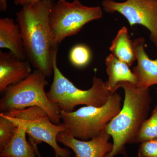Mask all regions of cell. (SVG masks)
<instances>
[{
	"instance_id": "cell-1",
	"label": "cell",
	"mask_w": 157,
	"mask_h": 157,
	"mask_svg": "<svg viewBox=\"0 0 157 157\" xmlns=\"http://www.w3.org/2000/svg\"><path fill=\"white\" fill-rule=\"evenodd\" d=\"M54 3L52 0H40L35 4L22 6L16 14L27 59L47 77L53 73L52 53L54 48L49 18Z\"/></svg>"
},
{
	"instance_id": "cell-2",
	"label": "cell",
	"mask_w": 157,
	"mask_h": 157,
	"mask_svg": "<svg viewBox=\"0 0 157 157\" xmlns=\"http://www.w3.org/2000/svg\"><path fill=\"white\" fill-rule=\"evenodd\" d=\"M124 92L122 107L109 122L106 131L113 138V148L105 157L127 155L126 145L136 144L144 121L147 119L152 99L149 89L137 87L129 82L119 84Z\"/></svg>"
},
{
	"instance_id": "cell-3",
	"label": "cell",
	"mask_w": 157,
	"mask_h": 157,
	"mask_svg": "<svg viewBox=\"0 0 157 157\" xmlns=\"http://www.w3.org/2000/svg\"><path fill=\"white\" fill-rule=\"evenodd\" d=\"M58 48L52 50L53 79L50 89L47 92L49 101L55 104L60 111L71 112L78 105L101 107L108 101L112 93L107 89L101 78L95 76L90 89H79L68 79L58 67L57 64Z\"/></svg>"
},
{
	"instance_id": "cell-4",
	"label": "cell",
	"mask_w": 157,
	"mask_h": 157,
	"mask_svg": "<svg viewBox=\"0 0 157 157\" xmlns=\"http://www.w3.org/2000/svg\"><path fill=\"white\" fill-rule=\"evenodd\" d=\"M46 77L41 71L36 70L27 78L9 86L0 100L1 113L38 106L45 110L53 123L59 124L60 110L49 101L45 92L48 84Z\"/></svg>"
},
{
	"instance_id": "cell-5",
	"label": "cell",
	"mask_w": 157,
	"mask_h": 157,
	"mask_svg": "<svg viewBox=\"0 0 157 157\" xmlns=\"http://www.w3.org/2000/svg\"><path fill=\"white\" fill-rule=\"evenodd\" d=\"M122 101L120 95L115 92L103 106H85L71 112L60 111V117L73 137L89 140L106 130L109 122L121 109Z\"/></svg>"
},
{
	"instance_id": "cell-6",
	"label": "cell",
	"mask_w": 157,
	"mask_h": 157,
	"mask_svg": "<svg viewBox=\"0 0 157 157\" xmlns=\"http://www.w3.org/2000/svg\"><path fill=\"white\" fill-rule=\"evenodd\" d=\"M103 11L100 6H84L79 0L73 2L58 0L54 3L49 15V22L54 48L67 37L76 35L83 26L92 21L100 19Z\"/></svg>"
},
{
	"instance_id": "cell-7",
	"label": "cell",
	"mask_w": 157,
	"mask_h": 157,
	"mask_svg": "<svg viewBox=\"0 0 157 157\" xmlns=\"http://www.w3.org/2000/svg\"><path fill=\"white\" fill-rule=\"evenodd\" d=\"M102 5L107 13L121 14L131 27L140 25L147 29L151 41L157 47V0H126L122 2L104 0Z\"/></svg>"
},
{
	"instance_id": "cell-8",
	"label": "cell",
	"mask_w": 157,
	"mask_h": 157,
	"mask_svg": "<svg viewBox=\"0 0 157 157\" xmlns=\"http://www.w3.org/2000/svg\"><path fill=\"white\" fill-rule=\"evenodd\" d=\"M4 114L15 125L20 126L25 129L29 136L30 141L37 145L42 142L47 144L53 148L56 157L71 156V151L67 148H62L57 143V137L59 133L67 130L63 124L53 123L48 115L33 120L25 121Z\"/></svg>"
},
{
	"instance_id": "cell-9",
	"label": "cell",
	"mask_w": 157,
	"mask_h": 157,
	"mask_svg": "<svg viewBox=\"0 0 157 157\" xmlns=\"http://www.w3.org/2000/svg\"><path fill=\"white\" fill-rule=\"evenodd\" d=\"M110 137L105 130L92 139L83 140L73 137L66 130L59 133L57 140L71 148L76 157H105L113 146L109 141Z\"/></svg>"
},
{
	"instance_id": "cell-10",
	"label": "cell",
	"mask_w": 157,
	"mask_h": 157,
	"mask_svg": "<svg viewBox=\"0 0 157 157\" xmlns=\"http://www.w3.org/2000/svg\"><path fill=\"white\" fill-rule=\"evenodd\" d=\"M32 73L28 60L18 58L11 52L0 51V92L3 94L9 86L20 82Z\"/></svg>"
},
{
	"instance_id": "cell-11",
	"label": "cell",
	"mask_w": 157,
	"mask_h": 157,
	"mask_svg": "<svg viewBox=\"0 0 157 157\" xmlns=\"http://www.w3.org/2000/svg\"><path fill=\"white\" fill-rule=\"evenodd\" d=\"M134 43L137 64L133 68V72L137 78L136 86L149 89L157 84V57L154 60L149 57L144 48L143 37L135 39Z\"/></svg>"
},
{
	"instance_id": "cell-12",
	"label": "cell",
	"mask_w": 157,
	"mask_h": 157,
	"mask_svg": "<svg viewBox=\"0 0 157 157\" xmlns=\"http://www.w3.org/2000/svg\"><path fill=\"white\" fill-rule=\"evenodd\" d=\"M0 48L9 49V51L23 60L27 59L19 25L10 17L0 19Z\"/></svg>"
},
{
	"instance_id": "cell-13",
	"label": "cell",
	"mask_w": 157,
	"mask_h": 157,
	"mask_svg": "<svg viewBox=\"0 0 157 157\" xmlns=\"http://www.w3.org/2000/svg\"><path fill=\"white\" fill-rule=\"evenodd\" d=\"M106 71L108 79L105 82L107 89L112 94L116 92L119 84L123 82H129L137 85L136 76L125 63L121 61L110 53L105 59Z\"/></svg>"
},
{
	"instance_id": "cell-14",
	"label": "cell",
	"mask_w": 157,
	"mask_h": 157,
	"mask_svg": "<svg viewBox=\"0 0 157 157\" xmlns=\"http://www.w3.org/2000/svg\"><path fill=\"white\" fill-rule=\"evenodd\" d=\"M109 50L111 54L121 61L131 67L136 60L134 41L130 39L126 27L118 31L112 40Z\"/></svg>"
},
{
	"instance_id": "cell-15",
	"label": "cell",
	"mask_w": 157,
	"mask_h": 157,
	"mask_svg": "<svg viewBox=\"0 0 157 157\" xmlns=\"http://www.w3.org/2000/svg\"><path fill=\"white\" fill-rule=\"evenodd\" d=\"M26 132L18 126L17 130L6 148L1 152L0 156L9 157H36L35 148L26 139Z\"/></svg>"
},
{
	"instance_id": "cell-16",
	"label": "cell",
	"mask_w": 157,
	"mask_h": 157,
	"mask_svg": "<svg viewBox=\"0 0 157 157\" xmlns=\"http://www.w3.org/2000/svg\"><path fill=\"white\" fill-rule=\"evenodd\" d=\"M69 58L72 65L76 67H84L90 62L91 52L87 45L78 44L71 48Z\"/></svg>"
},
{
	"instance_id": "cell-17",
	"label": "cell",
	"mask_w": 157,
	"mask_h": 157,
	"mask_svg": "<svg viewBox=\"0 0 157 157\" xmlns=\"http://www.w3.org/2000/svg\"><path fill=\"white\" fill-rule=\"evenodd\" d=\"M156 138H157V105L150 117L146 119L142 124L136 143H140Z\"/></svg>"
},
{
	"instance_id": "cell-18",
	"label": "cell",
	"mask_w": 157,
	"mask_h": 157,
	"mask_svg": "<svg viewBox=\"0 0 157 157\" xmlns=\"http://www.w3.org/2000/svg\"><path fill=\"white\" fill-rule=\"evenodd\" d=\"M17 127L2 113H0V152L6 148L17 130Z\"/></svg>"
},
{
	"instance_id": "cell-19",
	"label": "cell",
	"mask_w": 157,
	"mask_h": 157,
	"mask_svg": "<svg viewBox=\"0 0 157 157\" xmlns=\"http://www.w3.org/2000/svg\"><path fill=\"white\" fill-rule=\"evenodd\" d=\"M3 113L11 117L25 121L33 120L42 117L48 116L44 109L38 106H33L18 110H11Z\"/></svg>"
},
{
	"instance_id": "cell-20",
	"label": "cell",
	"mask_w": 157,
	"mask_h": 157,
	"mask_svg": "<svg viewBox=\"0 0 157 157\" xmlns=\"http://www.w3.org/2000/svg\"><path fill=\"white\" fill-rule=\"evenodd\" d=\"M139 157H157V138L140 143L138 150Z\"/></svg>"
},
{
	"instance_id": "cell-21",
	"label": "cell",
	"mask_w": 157,
	"mask_h": 157,
	"mask_svg": "<svg viewBox=\"0 0 157 157\" xmlns=\"http://www.w3.org/2000/svg\"><path fill=\"white\" fill-rule=\"evenodd\" d=\"M40 0H14V4L16 6H23L27 5L35 4ZM55 1V0H52Z\"/></svg>"
},
{
	"instance_id": "cell-22",
	"label": "cell",
	"mask_w": 157,
	"mask_h": 157,
	"mask_svg": "<svg viewBox=\"0 0 157 157\" xmlns=\"http://www.w3.org/2000/svg\"><path fill=\"white\" fill-rule=\"evenodd\" d=\"M7 0H0V10L1 11H6L7 10Z\"/></svg>"
},
{
	"instance_id": "cell-23",
	"label": "cell",
	"mask_w": 157,
	"mask_h": 157,
	"mask_svg": "<svg viewBox=\"0 0 157 157\" xmlns=\"http://www.w3.org/2000/svg\"><path fill=\"white\" fill-rule=\"evenodd\" d=\"M31 143V144L33 145V146L34 147V148H35V151H36V155L38 157H42L41 156V155H40V153H39V150H38V148H37V144H34L33 142H31V141H29Z\"/></svg>"
},
{
	"instance_id": "cell-24",
	"label": "cell",
	"mask_w": 157,
	"mask_h": 157,
	"mask_svg": "<svg viewBox=\"0 0 157 157\" xmlns=\"http://www.w3.org/2000/svg\"><path fill=\"white\" fill-rule=\"evenodd\" d=\"M6 157V156H1V157Z\"/></svg>"
},
{
	"instance_id": "cell-25",
	"label": "cell",
	"mask_w": 157,
	"mask_h": 157,
	"mask_svg": "<svg viewBox=\"0 0 157 157\" xmlns=\"http://www.w3.org/2000/svg\"></svg>"
}]
</instances>
